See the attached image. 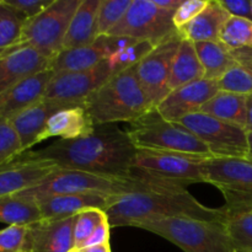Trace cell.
Masks as SVG:
<instances>
[{
	"label": "cell",
	"instance_id": "cell-14",
	"mask_svg": "<svg viewBox=\"0 0 252 252\" xmlns=\"http://www.w3.org/2000/svg\"><path fill=\"white\" fill-rule=\"evenodd\" d=\"M218 91V81L202 79L172 90L154 110L165 121L179 122L185 116L199 112Z\"/></svg>",
	"mask_w": 252,
	"mask_h": 252
},
{
	"label": "cell",
	"instance_id": "cell-11",
	"mask_svg": "<svg viewBox=\"0 0 252 252\" xmlns=\"http://www.w3.org/2000/svg\"><path fill=\"white\" fill-rule=\"evenodd\" d=\"M174 14L175 11L158 7L153 0H132L125 17L106 36L130 37L157 46L176 32Z\"/></svg>",
	"mask_w": 252,
	"mask_h": 252
},
{
	"label": "cell",
	"instance_id": "cell-35",
	"mask_svg": "<svg viewBox=\"0 0 252 252\" xmlns=\"http://www.w3.org/2000/svg\"><path fill=\"white\" fill-rule=\"evenodd\" d=\"M218 85L221 91L252 95V74L241 65H236L219 79Z\"/></svg>",
	"mask_w": 252,
	"mask_h": 252
},
{
	"label": "cell",
	"instance_id": "cell-23",
	"mask_svg": "<svg viewBox=\"0 0 252 252\" xmlns=\"http://www.w3.org/2000/svg\"><path fill=\"white\" fill-rule=\"evenodd\" d=\"M230 16L220 0H209L203 11L189 25L177 30V33L182 39L193 43L219 42L221 29Z\"/></svg>",
	"mask_w": 252,
	"mask_h": 252
},
{
	"label": "cell",
	"instance_id": "cell-6",
	"mask_svg": "<svg viewBox=\"0 0 252 252\" xmlns=\"http://www.w3.org/2000/svg\"><path fill=\"white\" fill-rule=\"evenodd\" d=\"M137 149L196 157L214 158L209 148L179 123L165 121L155 110L130 123L127 130Z\"/></svg>",
	"mask_w": 252,
	"mask_h": 252
},
{
	"label": "cell",
	"instance_id": "cell-30",
	"mask_svg": "<svg viewBox=\"0 0 252 252\" xmlns=\"http://www.w3.org/2000/svg\"><path fill=\"white\" fill-rule=\"evenodd\" d=\"M219 42L230 51L252 48V20L239 16L229 17L221 29Z\"/></svg>",
	"mask_w": 252,
	"mask_h": 252
},
{
	"label": "cell",
	"instance_id": "cell-36",
	"mask_svg": "<svg viewBox=\"0 0 252 252\" xmlns=\"http://www.w3.org/2000/svg\"><path fill=\"white\" fill-rule=\"evenodd\" d=\"M24 154L21 142L14 127L7 121H0V166Z\"/></svg>",
	"mask_w": 252,
	"mask_h": 252
},
{
	"label": "cell",
	"instance_id": "cell-19",
	"mask_svg": "<svg viewBox=\"0 0 252 252\" xmlns=\"http://www.w3.org/2000/svg\"><path fill=\"white\" fill-rule=\"evenodd\" d=\"M52 61L30 47L0 53V95L27 76L51 69Z\"/></svg>",
	"mask_w": 252,
	"mask_h": 252
},
{
	"label": "cell",
	"instance_id": "cell-32",
	"mask_svg": "<svg viewBox=\"0 0 252 252\" xmlns=\"http://www.w3.org/2000/svg\"><path fill=\"white\" fill-rule=\"evenodd\" d=\"M105 219H107V214L105 211L98 208L85 209L76 214L73 228L74 249L83 250L86 241Z\"/></svg>",
	"mask_w": 252,
	"mask_h": 252
},
{
	"label": "cell",
	"instance_id": "cell-28",
	"mask_svg": "<svg viewBox=\"0 0 252 252\" xmlns=\"http://www.w3.org/2000/svg\"><path fill=\"white\" fill-rule=\"evenodd\" d=\"M42 219L38 206L20 194L0 197V223L11 225H31Z\"/></svg>",
	"mask_w": 252,
	"mask_h": 252
},
{
	"label": "cell",
	"instance_id": "cell-8",
	"mask_svg": "<svg viewBox=\"0 0 252 252\" xmlns=\"http://www.w3.org/2000/svg\"><path fill=\"white\" fill-rule=\"evenodd\" d=\"M81 1L83 0H54L43 12L25 22L19 42L1 53L30 47L53 59L63 49L64 37Z\"/></svg>",
	"mask_w": 252,
	"mask_h": 252
},
{
	"label": "cell",
	"instance_id": "cell-21",
	"mask_svg": "<svg viewBox=\"0 0 252 252\" xmlns=\"http://www.w3.org/2000/svg\"><path fill=\"white\" fill-rule=\"evenodd\" d=\"M113 196L100 193L63 194L51 196L36 201L42 219H64L76 216L90 208H98L106 212Z\"/></svg>",
	"mask_w": 252,
	"mask_h": 252
},
{
	"label": "cell",
	"instance_id": "cell-3",
	"mask_svg": "<svg viewBox=\"0 0 252 252\" xmlns=\"http://www.w3.org/2000/svg\"><path fill=\"white\" fill-rule=\"evenodd\" d=\"M95 126L134 122L149 111V101L140 86L137 65L113 74L84 102Z\"/></svg>",
	"mask_w": 252,
	"mask_h": 252
},
{
	"label": "cell",
	"instance_id": "cell-17",
	"mask_svg": "<svg viewBox=\"0 0 252 252\" xmlns=\"http://www.w3.org/2000/svg\"><path fill=\"white\" fill-rule=\"evenodd\" d=\"M75 106L80 105L43 97L15 116L10 121V123L19 135L22 153L30 152L32 147L38 144L39 135L43 132L46 123L54 113L64 108L75 107Z\"/></svg>",
	"mask_w": 252,
	"mask_h": 252
},
{
	"label": "cell",
	"instance_id": "cell-27",
	"mask_svg": "<svg viewBox=\"0 0 252 252\" xmlns=\"http://www.w3.org/2000/svg\"><path fill=\"white\" fill-rule=\"evenodd\" d=\"M199 62L204 69V79L218 81L230 69L239 65L230 49L221 42L194 43Z\"/></svg>",
	"mask_w": 252,
	"mask_h": 252
},
{
	"label": "cell",
	"instance_id": "cell-31",
	"mask_svg": "<svg viewBox=\"0 0 252 252\" xmlns=\"http://www.w3.org/2000/svg\"><path fill=\"white\" fill-rule=\"evenodd\" d=\"M26 20L5 0H0V53L12 48L21 37Z\"/></svg>",
	"mask_w": 252,
	"mask_h": 252
},
{
	"label": "cell",
	"instance_id": "cell-40",
	"mask_svg": "<svg viewBox=\"0 0 252 252\" xmlns=\"http://www.w3.org/2000/svg\"><path fill=\"white\" fill-rule=\"evenodd\" d=\"M110 221H108V217L107 219L102 221L97 228L95 229V231L93 233V235L89 238V240L86 241L85 245H84V249H89V248H94V246H100V245H105V244H110Z\"/></svg>",
	"mask_w": 252,
	"mask_h": 252
},
{
	"label": "cell",
	"instance_id": "cell-38",
	"mask_svg": "<svg viewBox=\"0 0 252 252\" xmlns=\"http://www.w3.org/2000/svg\"><path fill=\"white\" fill-rule=\"evenodd\" d=\"M209 0H185L181 6L175 11L172 22L176 30L182 29L196 19L207 6Z\"/></svg>",
	"mask_w": 252,
	"mask_h": 252
},
{
	"label": "cell",
	"instance_id": "cell-15",
	"mask_svg": "<svg viewBox=\"0 0 252 252\" xmlns=\"http://www.w3.org/2000/svg\"><path fill=\"white\" fill-rule=\"evenodd\" d=\"M58 167L49 161L36 159L24 153L0 166V197L12 196L34 186Z\"/></svg>",
	"mask_w": 252,
	"mask_h": 252
},
{
	"label": "cell",
	"instance_id": "cell-39",
	"mask_svg": "<svg viewBox=\"0 0 252 252\" xmlns=\"http://www.w3.org/2000/svg\"><path fill=\"white\" fill-rule=\"evenodd\" d=\"M5 1L27 21L43 12L47 7L53 4L54 0H5Z\"/></svg>",
	"mask_w": 252,
	"mask_h": 252
},
{
	"label": "cell",
	"instance_id": "cell-45",
	"mask_svg": "<svg viewBox=\"0 0 252 252\" xmlns=\"http://www.w3.org/2000/svg\"><path fill=\"white\" fill-rule=\"evenodd\" d=\"M81 252H112L111 251L110 244H105V245L100 246H94V248L84 249V250H80Z\"/></svg>",
	"mask_w": 252,
	"mask_h": 252
},
{
	"label": "cell",
	"instance_id": "cell-1",
	"mask_svg": "<svg viewBox=\"0 0 252 252\" xmlns=\"http://www.w3.org/2000/svg\"><path fill=\"white\" fill-rule=\"evenodd\" d=\"M30 154L52 162L58 169L132 179V162L137 148L127 130L116 125H102L95 126L90 134L71 140H57L41 150H30Z\"/></svg>",
	"mask_w": 252,
	"mask_h": 252
},
{
	"label": "cell",
	"instance_id": "cell-43",
	"mask_svg": "<svg viewBox=\"0 0 252 252\" xmlns=\"http://www.w3.org/2000/svg\"><path fill=\"white\" fill-rule=\"evenodd\" d=\"M158 7L167 11H176L185 0H153Z\"/></svg>",
	"mask_w": 252,
	"mask_h": 252
},
{
	"label": "cell",
	"instance_id": "cell-26",
	"mask_svg": "<svg viewBox=\"0 0 252 252\" xmlns=\"http://www.w3.org/2000/svg\"><path fill=\"white\" fill-rule=\"evenodd\" d=\"M202 79H204V69L199 62L194 43L189 39H182L172 61L170 91Z\"/></svg>",
	"mask_w": 252,
	"mask_h": 252
},
{
	"label": "cell",
	"instance_id": "cell-48",
	"mask_svg": "<svg viewBox=\"0 0 252 252\" xmlns=\"http://www.w3.org/2000/svg\"><path fill=\"white\" fill-rule=\"evenodd\" d=\"M251 10H252V1H251Z\"/></svg>",
	"mask_w": 252,
	"mask_h": 252
},
{
	"label": "cell",
	"instance_id": "cell-34",
	"mask_svg": "<svg viewBox=\"0 0 252 252\" xmlns=\"http://www.w3.org/2000/svg\"><path fill=\"white\" fill-rule=\"evenodd\" d=\"M155 44L149 41H137L126 48L115 52L107 58L111 68L115 73L132 68L139 64L152 52Z\"/></svg>",
	"mask_w": 252,
	"mask_h": 252
},
{
	"label": "cell",
	"instance_id": "cell-10",
	"mask_svg": "<svg viewBox=\"0 0 252 252\" xmlns=\"http://www.w3.org/2000/svg\"><path fill=\"white\" fill-rule=\"evenodd\" d=\"M175 123H179L202 140L209 148L213 157H249L248 132L239 126L223 122L203 112L187 115Z\"/></svg>",
	"mask_w": 252,
	"mask_h": 252
},
{
	"label": "cell",
	"instance_id": "cell-2",
	"mask_svg": "<svg viewBox=\"0 0 252 252\" xmlns=\"http://www.w3.org/2000/svg\"><path fill=\"white\" fill-rule=\"evenodd\" d=\"M111 228L130 226L135 221L165 218H192L224 221L221 208H209L197 201L186 189L153 187L113 196L106 209Z\"/></svg>",
	"mask_w": 252,
	"mask_h": 252
},
{
	"label": "cell",
	"instance_id": "cell-46",
	"mask_svg": "<svg viewBox=\"0 0 252 252\" xmlns=\"http://www.w3.org/2000/svg\"><path fill=\"white\" fill-rule=\"evenodd\" d=\"M248 143H249V159H252V130L248 132Z\"/></svg>",
	"mask_w": 252,
	"mask_h": 252
},
{
	"label": "cell",
	"instance_id": "cell-42",
	"mask_svg": "<svg viewBox=\"0 0 252 252\" xmlns=\"http://www.w3.org/2000/svg\"><path fill=\"white\" fill-rule=\"evenodd\" d=\"M239 65L252 74V48H243L231 51Z\"/></svg>",
	"mask_w": 252,
	"mask_h": 252
},
{
	"label": "cell",
	"instance_id": "cell-12",
	"mask_svg": "<svg viewBox=\"0 0 252 252\" xmlns=\"http://www.w3.org/2000/svg\"><path fill=\"white\" fill-rule=\"evenodd\" d=\"M181 41L182 38L176 30L172 36L157 44L152 52L137 64V75L140 86L153 110L171 93L170 76L172 61Z\"/></svg>",
	"mask_w": 252,
	"mask_h": 252
},
{
	"label": "cell",
	"instance_id": "cell-44",
	"mask_svg": "<svg viewBox=\"0 0 252 252\" xmlns=\"http://www.w3.org/2000/svg\"><path fill=\"white\" fill-rule=\"evenodd\" d=\"M246 132L252 130V95L248 96V121H246Z\"/></svg>",
	"mask_w": 252,
	"mask_h": 252
},
{
	"label": "cell",
	"instance_id": "cell-37",
	"mask_svg": "<svg viewBox=\"0 0 252 252\" xmlns=\"http://www.w3.org/2000/svg\"><path fill=\"white\" fill-rule=\"evenodd\" d=\"M29 225H11L0 230V252H22Z\"/></svg>",
	"mask_w": 252,
	"mask_h": 252
},
{
	"label": "cell",
	"instance_id": "cell-24",
	"mask_svg": "<svg viewBox=\"0 0 252 252\" xmlns=\"http://www.w3.org/2000/svg\"><path fill=\"white\" fill-rule=\"evenodd\" d=\"M101 0H83L74 14L63 41V49L79 48L93 44L97 39L96 22Z\"/></svg>",
	"mask_w": 252,
	"mask_h": 252
},
{
	"label": "cell",
	"instance_id": "cell-13",
	"mask_svg": "<svg viewBox=\"0 0 252 252\" xmlns=\"http://www.w3.org/2000/svg\"><path fill=\"white\" fill-rule=\"evenodd\" d=\"M113 74L116 73L107 59L88 70L54 74L44 97L84 105L86 98L100 89Z\"/></svg>",
	"mask_w": 252,
	"mask_h": 252
},
{
	"label": "cell",
	"instance_id": "cell-33",
	"mask_svg": "<svg viewBox=\"0 0 252 252\" xmlns=\"http://www.w3.org/2000/svg\"><path fill=\"white\" fill-rule=\"evenodd\" d=\"M132 0H101L96 22L97 37L106 36L125 17Z\"/></svg>",
	"mask_w": 252,
	"mask_h": 252
},
{
	"label": "cell",
	"instance_id": "cell-25",
	"mask_svg": "<svg viewBox=\"0 0 252 252\" xmlns=\"http://www.w3.org/2000/svg\"><path fill=\"white\" fill-rule=\"evenodd\" d=\"M199 112L245 129L248 121V96L219 90Z\"/></svg>",
	"mask_w": 252,
	"mask_h": 252
},
{
	"label": "cell",
	"instance_id": "cell-29",
	"mask_svg": "<svg viewBox=\"0 0 252 252\" xmlns=\"http://www.w3.org/2000/svg\"><path fill=\"white\" fill-rule=\"evenodd\" d=\"M224 212V225L238 251L252 252V207Z\"/></svg>",
	"mask_w": 252,
	"mask_h": 252
},
{
	"label": "cell",
	"instance_id": "cell-49",
	"mask_svg": "<svg viewBox=\"0 0 252 252\" xmlns=\"http://www.w3.org/2000/svg\"><path fill=\"white\" fill-rule=\"evenodd\" d=\"M238 252H243V251H238Z\"/></svg>",
	"mask_w": 252,
	"mask_h": 252
},
{
	"label": "cell",
	"instance_id": "cell-18",
	"mask_svg": "<svg viewBox=\"0 0 252 252\" xmlns=\"http://www.w3.org/2000/svg\"><path fill=\"white\" fill-rule=\"evenodd\" d=\"M53 75L52 69H46L27 76L2 93L0 95V121L10 122L15 116L43 98Z\"/></svg>",
	"mask_w": 252,
	"mask_h": 252
},
{
	"label": "cell",
	"instance_id": "cell-22",
	"mask_svg": "<svg viewBox=\"0 0 252 252\" xmlns=\"http://www.w3.org/2000/svg\"><path fill=\"white\" fill-rule=\"evenodd\" d=\"M94 129L95 123L86 112L84 105H80L54 113L46 123L38 140L41 143L53 137L61 138L62 140H71L90 134Z\"/></svg>",
	"mask_w": 252,
	"mask_h": 252
},
{
	"label": "cell",
	"instance_id": "cell-41",
	"mask_svg": "<svg viewBox=\"0 0 252 252\" xmlns=\"http://www.w3.org/2000/svg\"><path fill=\"white\" fill-rule=\"evenodd\" d=\"M221 1V0H220ZM223 6L231 16L245 17V19L252 20L251 1L249 0H234V1H221Z\"/></svg>",
	"mask_w": 252,
	"mask_h": 252
},
{
	"label": "cell",
	"instance_id": "cell-9",
	"mask_svg": "<svg viewBox=\"0 0 252 252\" xmlns=\"http://www.w3.org/2000/svg\"><path fill=\"white\" fill-rule=\"evenodd\" d=\"M203 182L216 186L225 199V211L252 207V159L209 158L201 162Z\"/></svg>",
	"mask_w": 252,
	"mask_h": 252
},
{
	"label": "cell",
	"instance_id": "cell-4",
	"mask_svg": "<svg viewBox=\"0 0 252 252\" xmlns=\"http://www.w3.org/2000/svg\"><path fill=\"white\" fill-rule=\"evenodd\" d=\"M153 187L160 186H154L134 177L118 179L79 170L56 169L38 184L16 194L36 202L46 197L63 194L100 193L106 196H122Z\"/></svg>",
	"mask_w": 252,
	"mask_h": 252
},
{
	"label": "cell",
	"instance_id": "cell-16",
	"mask_svg": "<svg viewBox=\"0 0 252 252\" xmlns=\"http://www.w3.org/2000/svg\"><path fill=\"white\" fill-rule=\"evenodd\" d=\"M74 219H41L27 228L22 252H69L74 249Z\"/></svg>",
	"mask_w": 252,
	"mask_h": 252
},
{
	"label": "cell",
	"instance_id": "cell-47",
	"mask_svg": "<svg viewBox=\"0 0 252 252\" xmlns=\"http://www.w3.org/2000/svg\"><path fill=\"white\" fill-rule=\"evenodd\" d=\"M69 252H81L80 250H76V249H73V250H70Z\"/></svg>",
	"mask_w": 252,
	"mask_h": 252
},
{
	"label": "cell",
	"instance_id": "cell-20",
	"mask_svg": "<svg viewBox=\"0 0 252 252\" xmlns=\"http://www.w3.org/2000/svg\"><path fill=\"white\" fill-rule=\"evenodd\" d=\"M112 53L111 37L101 36L93 44L59 52L52 61L51 69L54 74L88 70L107 59Z\"/></svg>",
	"mask_w": 252,
	"mask_h": 252
},
{
	"label": "cell",
	"instance_id": "cell-5",
	"mask_svg": "<svg viewBox=\"0 0 252 252\" xmlns=\"http://www.w3.org/2000/svg\"><path fill=\"white\" fill-rule=\"evenodd\" d=\"M130 226L157 234L185 252H238L223 221L165 218L135 221Z\"/></svg>",
	"mask_w": 252,
	"mask_h": 252
},
{
	"label": "cell",
	"instance_id": "cell-7",
	"mask_svg": "<svg viewBox=\"0 0 252 252\" xmlns=\"http://www.w3.org/2000/svg\"><path fill=\"white\" fill-rule=\"evenodd\" d=\"M206 159L175 153L137 149L132 177L160 187L185 189L203 182L201 162Z\"/></svg>",
	"mask_w": 252,
	"mask_h": 252
}]
</instances>
